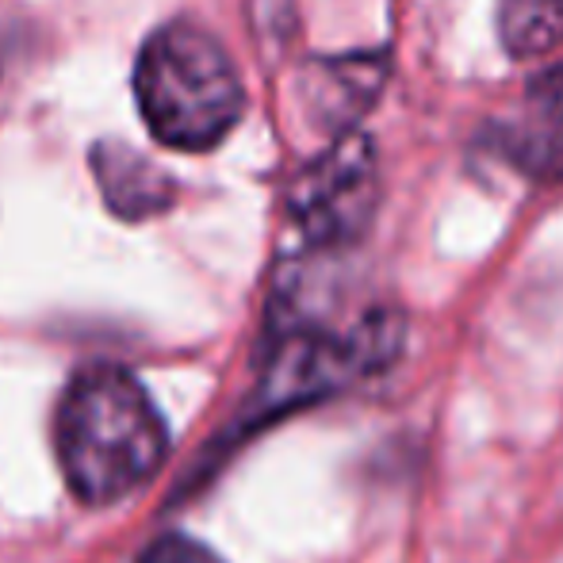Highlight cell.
Masks as SVG:
<instances>
[{
    "mask_svg": "<svg viewBox=\"0 0 563 563\" xmlns=\"http://www.w3.org/2000/svg\"><path fill=\"white\" fill-rule=\"evenodd\" d=\"M384 69L387 62L379 54H353V58L327 62L322 77L311 89L314 112H322V119H330V126H341V134H345L353 115H361L379 97Z\"/></svg>",
    "mask_w": 563,
    "mask_h": 563,
    "instance_id": "obj_6",
    "label": "cell"
},
{
    "mask_svg": "<svg viewBox=\"0 0 563 563\" xmlns=\"http://www.w3.org/2000/svg\"><path fill=\"white\" fill-rule=\"evenodd\" d=\"M134 97L150 134L173 150L219 146L245 108L230 54L192 23L150 35L134 66Z\"/></svg>",
    "mask_w": 563,
    "mask_h": 563,
    "instance_id": "obj_2",
    "label": "cell"
},
{
    "mask_svg": "<svg viewBox=\"0 0 563 563\" xmlns=\"http://www.w3.org/2000/svg\"><path fill=\"white\" fill-rule=\"evenodd\" d=\"M498 35L514 58H537L563 43V0H503Z\"/></svg>",
    "mask_w": 563,
    "mask_h": 563,
    "instance_id": "obj_7",
    "label": "cell"
},
{
    "mask_svg": "<svg viewBox=\"0 0 563 563\" xmlns=\"http://www.w3.org/2000/svg\"><path fill=\"white\" fill-rule=\"evenodd\" d=\"M165 452V422L131 372L97 364L69 384L58 410V456L77 498L119 503L154 479Z\"/></svg>",
    "mask_w": 563,
    "mask_h": 563,
    "instance_id": "obj_1",
    "label": "cell"
},
{
    "mask_svg": "<svg viewBox=\"0 0 563 563\" xmlns=\"http://www.w3.org/2000/svg\"><path fill=\"white\" fill-rule=\"evenodd\" d=\"M379 203V162L372 139L345 131L327 154L299 169L288 188V216L303 245L334 253L361 242Z\"/></svg>",
    "mask_w": 563,
    "mask_h": 563,
    "instance_id": "obj_4",
    "label": "cell"
},
{
    "mask_svg": "<svg viewBox=\"0 0 563 563\" xmlns=\"http://www.w3.org/2000/svg\"><path fill=\"white\" fill-rule=\"evenodd\" d=\"M529 115L541 134L563 126V66L544 69L529 81Z\"/></svg>",
    "mask_w": 563,
    "mask_h": 563,
    "instance_id": "obj_8",
    "label": "cell"
},
{
    "mask_svg": "<svg viewBox=\"0 0 563 563\" xmlns=\"http://www.w3.org/2000/svg\"><path fill=\"white\" fill-rule=\"evenodd\" d=\"M92 173H97L100 196H104L108 208L119 219H131V223L165 211L177 196L173 180L150 157H142L139 150L123 146V142L92 146Z\"/></svg>",
    "mask_w": 563,
    "mask_h": 563,
    "instance_id": "obj_5",
    "label": "cell"
},
{
    "mask_svg": "<svg viewBox=\"0 0 563 563\" xmlns=\"http://www.w3.org/2000/svg\"><path fill=\"white\" fill-rule=\"evenodd\" d=\"M139 563H223L211 549H203L200 541H188V537H162L142 552Z\"/></svg>",
    "mask_w": 563,
    "mask_h": 563,
    "instance_id": "obj_9",
    "label": "cell"
},
{
    "mask_svg": "<svg viewBox=\"0 0 563 563\" xmlns=\"http://www.w3.org/2000/svg\"><path fill=\"white\" fill-rule=\"evenodd\" d=\"M407 322L399 311H368L349 330H327L314 322H284L265 356L257 395L250 399L242 433L276 422L280 415L311 407L345 391L353 379L391 368L402 353Z\"/></svg>",
    "mask_w": 563,
    "mask_h": 563,
    "instance_id": "obj_3",
    "label": "cell"
}]
</instances>
